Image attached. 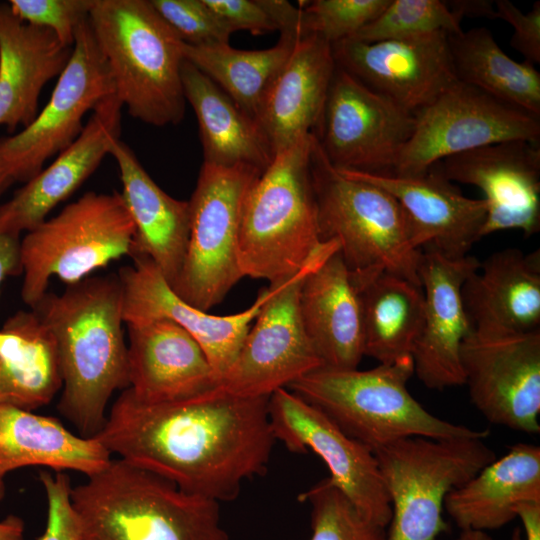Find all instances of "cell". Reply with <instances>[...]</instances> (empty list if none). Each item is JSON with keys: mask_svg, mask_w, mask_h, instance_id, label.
<instances>
[{"mask_svg": "<svg viewBox=\"0 0 540 540\" xmlns=\"http://www.w3.org/2000/svg\"><path fill=\"white\" fill-rule=\"evenodd\" d=\"M129 391L144 403L185 400L210 390L212 366L198 342L168 319L126 324Z\"/></svg>", "mask_w": 540, "mask_h": 540, "instance_id": "obj_23", "label": "cell"}, {"mask_svg": "<svg viewBox=\"0 0 540 540\" xmlns=\"http://www.w3.org/2000/svg\"><path fill=\"white\" fill-rule=\"evenodd\" d=\"M335 69L329 42L313 34L297 39L256 119L274 154L316 134Z\"/></svg>", "mask_w": 540, "mask_h": 540, "instance_id": "obj_26", "label": "cell"}, {"mask_svg": "<svg viewBox=\"0 0 540 540\" xmlns=\"http://www.w3.org/2000/svg\"><path fill=\"white\" fill-rule=\"evenodd\" d=\"M131 257L133 265L122 267L117 274L122 289L124 323L153 319L173 321L201 346L217 382L236 358L271 288H263L254 303L239 313L212 315L181 299L147 256L134 254Z\"/></svg>", "mask_w": 540, "mask_h": 540, "instance_id": "obj_19", "label": "cell"}, {"mask_svg": "<svg viewBox=\"0 0 540 540\" xmlns=\"http://www.w3.org/2000/svg\"><path fill=\"white\" fill-rule=\"evenodd\" d=\"M299 312L321 367L358 368L364 356L361 293L338 250L304 278Z\"/></svg>", "mask_w": 540, "mask_h": 540, "instance_id": "obj_24", "label": "cell"}, {"mask_svg": "<svg viewBox=\"0 0 540 540\" xmlns=\"http://www.w3.org/2000/svg\"><path fill=\"white\" fill-rule=\"evenodd\" d=\"M540 502V448L518 443L451 490L444 509L460 530L499 529L516 517L524 502Z\"/></svg>", "mask_w": 540, "mask_h": 540, "instance_id": "obj_29", "label": "cell"}, {"mask_svg": "<svg viewBox=\"0 0 540 540\" xmlns=\"http://www.w3.org/2000/svg\"><path fill=\"white\" fill-rule=\"evenodd\" d=\"M111 455L95 437L77 436L54 417L0 405V479L25 466L89 477L102 471Z\"/></svg>", "mask_w": 540, "mask_h": 540, "instance_id": "obj_30", "label": "cell"}, {"mask_svg": "<svg viewBox=\"0 0 540 540\" xmlns=\"http://www.w3.org/2000/svg\"><path fill=\"white\" fill-rule=\"evenodd\" d=\"M311 178L321 240H336L359 289L387 272L420 285L422 250L413 247L407 215L386 190L334 168L316 137Z\"/></svg>", "mask_w": 540, "mask_h": 540, "instance_id": "obj_7", "label": "cell"}, {"mask_svg": "<svg viewBox=\"0 0 540 540\" xmlns=\"http://www.w3.org/2000/svg\"><path fill=\"white\" fill-rule=\"evenodd\" d=\"M89 24L108 64L114 94L148 125L179 124L186 100L183 43L149 0H95Z\"/></svg>", "mask_w": 540, "mask_h": 540, "instance_id": "obj_4", "label": "cell"}, {"mask_svg": "<svg viewBox=\"0 0 540 540\" xmlns=\"http://www.w3.org/2000/svg\"><path fill=\"white\" fill-rule=\"evenodd\" d=\"M513 140L540 143V117L457 80L415 113L391 174L422 175L447 157Z\"/></svg>", "mask_w": 540, "mask_h": 540, "instance_id": "obj_12", "label": "cell"}, {"mask_svg": "<svg viewBox=\"0 0 540 540\" xmlns=\"http://www.w3.org/2000/svg\"><path fill=\"white\" fill-rule=\"evenodd\" d=\"M114 92L88 18L76 29L70 59L45 107L29 126L0 138V166L14 182L26 183L80 135L84 115Z\"/></svg>", "mask_w": 540, "mask_h": 540, "instance_id": "obj_13", "label": "cell"}, {"mask_svg": "<svg viewBox=\"0 0 540 540\" xmlns=\"http://www.w3.org/2000/svg\"><path fill=\"white\" fill-rule=\"evenodd\" d=\"M181 78L185 100L198 122L203 163L222 167L248 165L263 172L275 154L258 123L185 59Z\"/></svg>", "mask_w": 540, "mask_h": 540, "instance_id": "obj_31", "label": "cell"}, {"mask_svg": "<svg viewBox=\"0 0 540 540\" xmlns=\"http://www.w3.org/2000/svg\"><path fill=\"white\" fill-rule=\"evenodd\" d=\"M461 19L441 0H389L384 10L353 39L376 42L436 32L458 34Z\"/></svg>", "mask_w": 540, "mask_h": 540, "instance_id": "obj_36", "label": "cell"}, {"mask_svg": "<svg viewBox=\"0 0 540 540\" xmlns=\"http://www.w3.org/2000/svg\"><path fill=\"white\" fill-rule=\"evenodd\" d=\"M54 336L31 309L10 316L0 329V405L32 411L62 389Z\"/></svg>", "mask_w": 540, "mask_h": 540, "instance_id": "obj_32", "label": "cell"}, {"mask_svg": "<svg viewBox=\"0 0 540 540\" xmlns=\"http://www.w3.org/2000/svg\"><path fill=\"white\" fill-rule=\"evenodd\" d=\"M508 540H523L521 530L519 528H515Z\"/></svg>", "mask_w": 540, "mask_h": 540, "instance_id": "obj_50", "label": "cell"}, {"mask_svg": "<svg viewBox=\"0 0 540 540\" xmlns=\"http://www.w3.org/2000/svg\"><path fill=\"white\" fill-rule=\"evenodd\" d=\"M516 517L522 522L526 540H540V502L519 504Z\"/></svg>", "mask_w": 540, "mask_h": 540, "instance_id": "obj_46", "label": "cell"}, {"mask_svg": "<svg viewBox=\"0 0 540 540\" xmlns=\"http://www.w3.org/2000/svg\"><path fill=\"white\" fill-rule=\"evenodd\" d=\"M448 7L462 20L468 17H486L496 19L493 1L488 0H452L446 1Z\"/></svg>", "mask_w": 540, "mask_h": 540, "instance_id": "obj_45", "label": "cell"}, {"mask_svg": "<svg viewBox=\"0 0 540 540\" xmlns=\"http://www.w3.org/2000/svg\"><path fill=\"white\" fill-rule=\"evenodd\" d=\"M95 0H9L23 22L52 31L66 46L73 47L77 27L89 18Z\"/></svg>", "mask_w": 540, "mask_h": 540, "instance_id": "obj_40", "label": "cell"}, {"mask_svg": "<svg viewBox=\"0 0 540 540\" xmlns=\"http://www.w3.org/2000/svg\"><path fill=\"white\" fill-rule=\"evenodd\" d=\"M73 47L50 30L20 20L0 1V126L14 134L38 115L44 86L66 67Z\"/></svg>", "mask_w": 540, "mask_h": 540, "instance_id": "obj_27", "label": "cell"}, {"mask_svg": "<svg viewBox=\"0 0 540 540\" xmlns=\"http://www.w3.org/2000/svg\"><path fill=\"white\" fill-rule=\"evenodd\" d=\"M262 171L248 165L203 163L189 203V239L173 291L207 311L219 304L244 276L238 240L248 192Z\"/></svg>", "mask_w": 540, "mask_h": 540, "instance_id": "obj_10", "label": "cell"}, {"mask_svg": "<svg viewBox=\"0 0 540 540\" xmlns=\"http://www.w3.org/2000/svg\"><path fill=\"white\" fill-rule=\"evenodd\" d=\"M299 37L282 33L274 46L261 50H240L230 44L192 46L183 43V55L256 121L270 86Z\"/></svg>", "mask_w": 540, "mask_h": 540, "instance_id": "obj_35", "label": "cell"}, {"mask_svg": "<svg viewBox=\"0 0 540 540\" xmlns=\"http://www.w3.org/2000/svg\"><path fill=\"white\" fill-rule=\"evenodd\" d=\"M455 540H492L487 532L462 530Z\"/></svg>", "mask_w": 540, "mask_h": 540, "instance_id": "obj_48", "label": "cell"}, {"mask_svg": "<svg viewBox=\"0 0 540 540\" xmlns=\"http://www.w3.org/2000/svg\"><path fill=\"white\" fill-rule=\"evenodd\" d=\"M80 540H229L219 502L118 458L71 490Z\"/></svg>", "mask_w": 540, "mask_h": 540, "instance_id": "obj_3", "label": "cell"}, {"mask_svg": "<svg viewBox=\"0 0 540 540\" xmlns=\"http://www.w3.org/2000/svg\"><path fill=\"white\" fill-rule=\"evenodd\" d=\"M122 103L112 94L92 111L80 135L0 205V232L19 236L46 220L98 168L120 139Z\"/></svg>", "mask_w": 540, "mask_h": 540, "instance_id": "obj_22", "label": "cell"}, {"mask_svg": "<svg viewBox=\"0 0 540 540\" xmlns=\"http://www.w3.org/2000/svg\"><path fill=\"white\" fill-rule=\"evenodd\" d=\"M364 356L379 364L412 356L423 322L422 287L383 272L360 289Z\"/></svg>", "mask_w": 540, "mask_h": 540, "instance_id": "obj_34", "label": "cell"}, {"mask_svg": "<svg viewBox=\"0 0 540 540\" xmlns=\"http://www.w3.org/2000/svg\"><path fill=\"white\" fill-rule=\"evenodd\" d=\"M452 182L480 189L486 204L481 237L540 229V143L513 140L447 157L438 164Z\"/></svg>", "mask_w": 540, "mask_h": 540, "instance_id": "obj_18", "label": "cell"}, {"mask_svg": "<svg viewBox=\"0 0 540 540\" xmlns=\"http://www.w3.org/2000/svg\"><path fill=\"white\" fill-rule=\"evenodd\" d=\"M480 438L408 437L374 451L392 516L386 540H435L446 495L496 459Z\"/></svg>", "mask_w": 540, "mask_h": 540, "instance_id": "obj_9", "label": "cell"}, {"mask_svg": "<svg viewBox=\"0 0 540 540\" xmlns=\"http://www.w3.org/2000/svg\"><path fill=\"white\" fill-rule=\"evenodd\" d=\"M298 499L311 508L309 540H386V528L366 519L328 477Z\"/></svg>", "mask_w": 540, "mask_h": 540, "instance_id": "obj_37", "label": "cell"}, {"mask_svg": "<svg viewBox=\"0 0 540 540\" xmlns=\"http://www.w3.org/2000/svg\"><path fill=\"white\" fill-rule=\"evenodd\" d=\"M472 331L484 335L540 330V253L507 248L490 255L462 286Z\"/></svg>", "mask_w": 540, "mask_h": 540, "instance_id": "obj_25", "label": "cell"}, {"mask_svg": "<svg viewBox=\"0 0 540 540\" xmlns=\"http://www.w3.org/2000/svg\"><path fill=\"white\" fill-rule=\"evenodd\" d=\"M340 171L372 183L397 199L407 215L411 243L417 250L425 247L457 259L467 256L482 238L484 200L466 197L437 164L418 176Z\"/></svg>", "mask_w": 540, "mask_h": 540, "instance_id": "obj_21", "label": "cell"}, {"mask_svg": "<svg viewBox=\"0 0 540 540\" xmlns=\"http://www.w3.org/2000/svg\"><path fill=\"white\" fill-rule=\"evenodd\" d=\"M14 182L11 176L0 166V195Z\"/></svg>", "mask_w": 540, "mask_h": 540, "instance_id": "obj_49", "label": "cell"}, {"mask_svg": "<svg viewBox=\"0 0 540 540\" xmlns=\"http://www.w3.org/2000/svg\"><path fill=\"white\" fill-rule=\"evenodd\" d=\"M314 135L275 154L246 197L238 240L243 276L279 284L302 269L324 243L311 178Z\"/></svg>", "mask_w": 540, "mask_h": 540, "instance_id": "obj_6", "label": "cell"}, {"mask_svg": "<svg viewBox=\"0 0 540 540\" xmlns=\"http://www.w3.org/2000/svg\"><path fill=\"white\" fill-rule=\"evenodd\" d=\"M415 127V114L336 65L314 135L338 170L391 174Z\"/></svg>", "mask_w": 540, "mask_h": 540, "instance_id": "obj_14", "label": "cell"}, {"mask_svg": "<svg viewBox=\"0 0 540 540\" xmlns=\"http://www.w3.org/2000/svg\"><path fill=\"white\" fill-rule=\"evenodd\" d=\"M134 237L135 226L119 192L83 194L20 241L23 302L34 307L52 276L71 285L131 256Z\"/></svg>", "mask_w": 540, "mask_h": 540, "instance_id": "obj_8", "label": "cell"}, {"mask_svg": "<svg viewBox=\"0 0 540 540\" xmlns=\"http://www.w3.org/2000/svg\"><path fill=\"white\" fill-rule=\"evenodd\" d=\"M118 165L120 193L135 226L132 255L147 256L173 287L184 264L190 228L188 201L177 200L150 177L120 139L110 153Z\"/></svg>", "mask_w": 540, "mask_h": 540, "instance_id": "obj_28", "label": "cell"}, {"mask_svg": "<svg viewBox=\"0 0 540 540\" xmlns=\"http://www.w3.org/2000/svg\"><path fill=\"white\" fill-rule=\"evenodd\" d=\"M331 47L338 67L413 114L457 81L445 32Z\"/></svg>", "mask_w": 540, "mask_h": 540, "instance_id": "obj_17", "label": "cell"}, {"mask_svg": "<svg viewBox=\"0 0 540 540\" xmlns=\"http://www.w3.org/2000/svg\"><path fill=\"white\" fill-rule=\"evenodd\" d=\"M47 497V523L38 540H80V524L71 502V481L65 472L39 473Z\"/></svg>", "mask_w": 540, "mask_h": 540, "instance_id": "obj_41", "label": "cell"}, {"mask_svg": "<svg viewBox=\"0 0 540 540\" xmlns=\"http://www.w3.org/2000/svg\"><path fill=\"white\" fill-rule=\"evenodd\" d=\"M389 0H315L300 5L301 36L317 35L330 44L353 37L373 21Z\"/></svg>", "mask_w": 540, "mask_h": 540, "instance_id": "obj_38", "label": "cell"}, {"mask_svg": "<svg viewBox=\"0 0 540 540\" xmlns=\"http://www.w3.org/2000/svg\"><path fill=\"white\" fill-rule=\"evenodd\" d=\"M5 496V484L3 479H0V502Z\"/></svg>", "mask_w": 540, "mask_h": 540, "instance_id": "obj_51", "label": "cell"}, {"mask_svg": "<svg viewBox=\"0 0 540 540\" xmlns=\"http://www.w3.org/2000/svg\"><path fill=\"white\" fill-rule=\"evenodd\" d=\"M458 81L540 117V73L535 65L510 58L486 27L449 34Z\"/></svg>", "mask_w": 540, "mask_h": 540, "instance_id": "obj_33", "label": "cell"}, {"mask_svg": "<svg viewBox=\"0 0 540 540\" xmlns=\"http://www.w3.org/2000/svg\"><path fill=\"white\" fill-rule=\"evenodd\" d=\"M269 397L144 403L124 389L94 436L111 453L217 502L236 499L268 469L275 436Z\"/></svg>", "mask_w": 540, "mask_h": 540, "instance_id": "obj_1", "label": "cell"}, {"mask_svg": "<svg viewBox=\"0 0 540 540\" xmlns=\"http://www.w3.org/2000/svg\"><path fill=\"white\" fill-rule=\"evenodd\" d=\"M179 39L192 46L229 44L233 32L204 0H149Z\"/></svg>", "mask_w": 540, "mask_h": 540, "instance_id": "obj_39", "label": "cell"}, {"mask_svg": "<svg viewBox=\"0 0 540 540\" xmlns=\"http://www.w3.org/2000/svg\"><path fill=\"white\" fill-rule=\"evenodd\" d=\"M412 375L414 364L409 356L369 370L319 367L287 389L320 409L373 453L408 437L485 439L489 435L486 429H471L427 411L407 388Z\"/></svg>", "mask_w": 540, "mask_h": 540, "instance_id": "obj_5", "label": "cell"}, {"mask_svg": "<svg viewBox=\"0 0 540 540\" xmlns=\"http://www.w3.org/2000/svg\"><path fill=\"white\" fill-rule=\"evenodd\" d=\"M276 441L295 453L313 452L327 466L331 482L369 521L387 528L391 503L374 453L345 434L320 409L282 388L269 397Z\"/></svg>", "mask_w": 540, "mask_h": 540, "instance_id": "obj_15", "label": "cell"}, {"mask_svg": "<svg viewBox=\"0 0 540 540\" xmlns=\"http://www.w3.org/2000/svg\"><path fill=\"white\" fill-rule=\"evenodd\" d=\"M338 249L336 240L324 241L296 274L279 284L269 285L271 293L233 363L203 394L211 397H270L321 367L301 321L299 292L304 278Z\"/></svg>", "mask_w": 540, "mask_h": 540, "instance_id": "obj_11", "label": "cell"}, {"mask_svg": "<svg viewBox=\"0 0 540 540\" xmlns=\"http://www.w3.org/2000/svg\"><path fill=\"white\" fill-rule=\"evenodd\" d=\"M471 402L492 424L540 431V330L507 335L471 331L460 348Z\"/></svg>", "mask_w": 540, "mask_h": 540, "instance_id": "obj_16", "label": "cell"}, {"mask_svg": "<svg viewBox=\"0 0 540 540\" xmlns=\"http://www.w3.org/2000/svg\"><path fill=\"white\" fill-rule=\"evenodd\" d=\"M496 19L510 24L514 32L510 45L527 61L536 66L540 63V2H534L529 12H522L508 0L494 1Z\"/></svg>", "mask_w": 540, "mask_h": 540, "instance_id": "obj_42", "label": "cell"}, {"mask_svg": "<svg viewBox=\"0 0 540 540\" xmlns=\"http://www.w3.org/2000/svg\"><path fill=\"white\" fill-rule=\"evenodd\" d=\"M55 338L62 393L59 412L85 438L106 420L115 390L129 387L127 345L118 275L86 277L31 308Z\"/></svg>", "mask_w": 540, "mask_h": 540, "instance_id": "obj_2", "label": "cell"}, {"mask_svg": "<svg viewBox=\"0 0 540 540\" xmlns=\"http://www.w3.org/2000/svg\"><path fill=\"white\" fill-rule=\"evenodd\" d=\"M204 1L233 33L243 30L253 35H264L277 31L260 0Z\"/></svg>", "mask_w": 540, "mask_h": 540, "instance_id": "obj_43", "label": "cell"}, {"mask_svg": "<svg viewBox=\"0 0 540 540\" xmlns=\"http://www.w3.org/2000/svg\"><path fill=\"white\" fill-rule=\"evenodd\" d=\"M24 522L16 515H8L0 520V540H24Z\"/></svg>", "mask_w": 540, "mask_h": 540, "instance_id": "obj_47", "label": "cell"}, {"mask_svg": "<svg viewBox=\"0 0 540 540\" xmlns=\"http://www.w3.org/2000/svg\"><path fill=\"white\" fill-rule=\"evenodd\" d=\"M21 273L19 236L0 232V287L8 276Z\"/></svg>", "mask_w": 540, "mask_h": 540, "instance_id": "obj_44", "label": "cell"}, {"mask_svg": "<svg viewBox=\"0 0 540 540\" xmlns=\"http://www.w3.org/2000/svg\"><path fill=\"white\" fill-rule=\"evenodd\" d=\"M480 263L470 255L452 259L435 250H422L419 278L424 297L423 322L412 359L414 374L429 389L464 384L460 348L472 327L461 291Z\"/></svg>", "mask_w": 540, "mask_h": 540, "instance_id": "obj_20", "label": "cell"}]
</instances>
